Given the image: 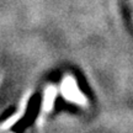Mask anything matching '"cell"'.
Instances as JSON below:
<instances>
[{"label": "cell", "mask_w": 133, "mask_h": 133, "mask_svg": "<svg viewBox=\"0 0 133 133\" xmlns=\"http://www.w3.org/2000/svg\"><path fill=\"white\" fill-rule=\"evenodd\" d=\"M61 92L65 97V100L70 101V102H74V104L78 105L86 104V97L79 90V88H78L73 76H65L63 79L62 85H61Z\"/></svg>", "instance_id": "1"}, {"label": "cell", "mask_w": 133, "mask_h": 133, "mask_svg": "<svg viewBox=\"0 0 133 133\" xmlns=\"http://www.w3.org/2000/svg\"><path fill=\"white\" fill-rule=\"evenodd\" d=\"M57 96V89L54 86H48L44 92V99H43V109L46 111H51L53 109V105L56 101Z\"/></svg>", "instance_id": "2"}]
</instances>
